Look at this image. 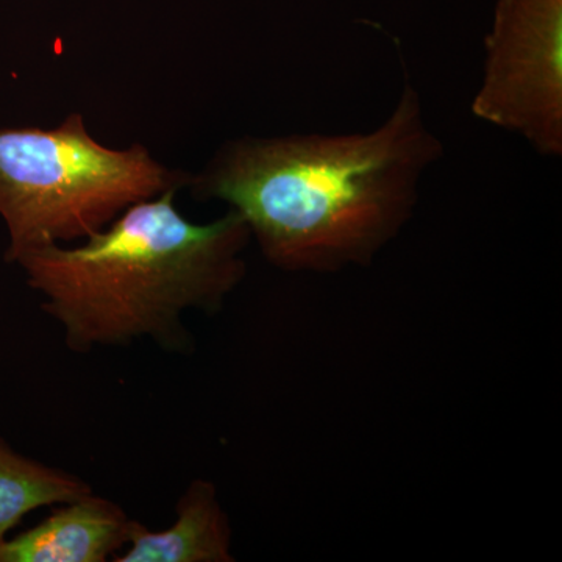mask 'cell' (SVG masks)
Instances as JSON below:
<instances>
[{
    "mask_svg": "<svg viewBox=\"0 0 562 562\" xmlns=\"http://www.w3.org/2000/svg\"><path fill=\"white\" fill-rule=\"evenodd\" d=\"M140 144L111 149L92 138L80 113L58 127L0 131V216L7 261L49 244L81 241L128 206L190 183Z\"/></svg>",
    "mask_w": 562,
    "mask_h": 562,
    "instance_id": "cell-3",
    "label": "cell"
},
{
    "mask_svg": "<svg viewBox=\"0 0 562 562\" xmlns=\"http://www.w3.org/2000/svg\"><path fill=\"white\" fill-rule=\"evenodd\" d=\"M177 191L128 206L79 246L49 244L14 258L69 350L90 353L138 339L190 349L184 314L220 313L243 283L251 241L246 222L228 210L194 224L177 210Z\"/></svg>",
    "mask_w": 562,
    "mask_h": 562,
    "instance_id": "cell-2",
    "label": "cell"
},
{
    "mask_svg": "<svg viewBox=\"0 0 562 562\" xmlns=\"http://www.w3.org/2000/svg\"><path fill=\"white\" fill-rule=\"evenodd\" d=\"M85 480L14 452L0 439V543L29 513L90 494Z\"/></svg>",
    "mask_w": 562,
    "mask_h": 562,
    "instance_id": "cell-7",
    "label": "cell"
},
{
    "mask_svg": "<svg viewBox=\"0 0 562 562\" xmlns=\"http://www.w3.org/2000/svg\"><path fill=\"white\" fill-rule=\"evenodd\" d=\"M135 522L117 503L90 492L5 539L0 562H106L128 546Z\"/></svg>",
    "mask_w": 562,
    "mask_h": 562,
    "instance_id": "cell-5",
    "label": "cell"
},
{
    "mask_svg": "<svg viewBox=\"0 0 562 562\" xmlns=\"http://www.w3.org/2000/svg\"><path fill=\"white\" fill-rule=\"evenodd\" d=\"M442 155L405 76L397 105L375 131L227 140L187 188L235 210L281 271L335 273L369 268L401 235L425 172Z\"/></svg>",
    "mask_w": 562,
    "mask_h": 562,
    "instance_id": "cell-1",
    "label": "cell"
},
{
    "mask_svg": "<svg viewBox=\"0 0 562 562\" xmlns=\"http://www.w3.org/2000/svg\"><path fill=\"white\" fill-rule=\"evenodd\" d=\"M127 552L114 562H233V528L216 484L192 480L176 505L171 527L151 531L136 520Z\"/></svg>",
    "mask_w": 562,
    "mask_h": 562,
    "instance_id": "cell-6",
    "label": "cell"
},
{
    "mask_svg": "<svg viewBox=\"0 0 562 562\" xmlns=\"http://www.w3.org/2000/svg\"><path fill=\"white\" fill-rule=\"evenodd\" d=\"M484 52L472 113L561 157L562 0H497Z\"/></svg>",
    "mask_w": 562,
    "mask_h": 562,
    "instance_id": "cell-4",
    "label": "cell"
}]
</instances>
